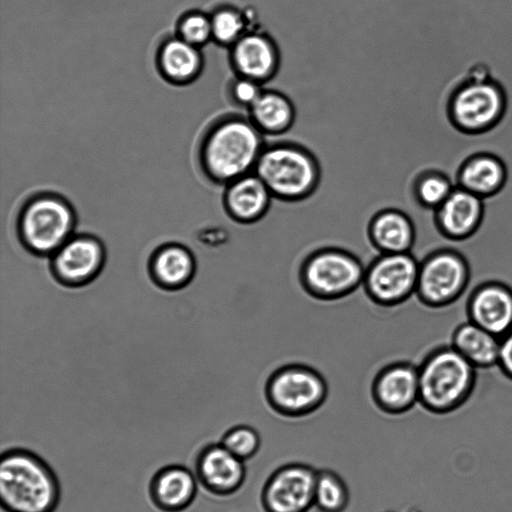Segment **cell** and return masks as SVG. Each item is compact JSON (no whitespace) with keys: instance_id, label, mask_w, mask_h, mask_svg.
<instances>
[{"instance_id":"obj_3","label":"cell","mask_w":512,"mask_h":512,"mask_svg":"<svg viewBox=\"0 0 512 512\" xmlns=\"http://www.w3.org/2000/svg\"><path fill=\"white\" fill-rule=\"evenodd\" d=\"M264 148L263 133L250 118L231 117L208 133L202 163L211 179L227 185L254 172Z\"/></svg>"},{"instance_id":"obj_17","label":"cell","mask_w":512,"mask_h":512,"mask_svg":"<svg viewBox=\"0 0 512 512\" xmlns=\"http://www.w3.org/2000/svg\"><path fill=\"white\" fill-rule=\"evenodd\" d=\"M231 63L238 76L261 84L269 81L280 65V54L272 38L249 31L231 46Z\"/></svg>"},{"instance_id":"obj_2","label":"cell","mask_w":512,"mask_h":512,"mask_svg":"<svg viewBox=\"0 0 512 512\" xmlns=\"http://www.w3.org/2000/svg\"><path fill=\"white\" fill-rule=\"evenodd\" d=\"M417 366L419 404L429 413H452L462 407L475 390L477 369L450 344L432 348Z\"/></svg>"},{"instance_id":"obj_31","label":"cell","mask_w":512,"mask_h":512,"mask_svg":"<svg viewBox=\"0 0 512 512\" xmlns=\"http://www.w3.org/2000/svg\"><path fill=\"white\" fill-rule=\"evenodd\" d=\"M262 84L246 78L238 76L232 83L231 94L233 100L239 105L249 109L263 92Z\"/></svg>"},{"instance_id":"obj_4","label":"cell","mask_w":512,"mask_h":512,"mask_svg":"<svg viewBox=\"0 0 512 512\" xmlns=\"http://www.w3.org/2000/svg\"><path fill=\"white\" fill-rule=\"evenodd\" d=\"M507 104L504 86L487 69L475 67L451 89L446 115L460 133L480 135L502 121Z\"/></svg>"},{"instance_id":"obj_5","label":"cell","mask_w":512,"mask_h":512,"mask_svg":"<svg viewBox=\"0 0 512 512\" xmlns=\"http://www.w3.org/2000/svg\"><path fill=\"white\" fill-rule=\"evenodd\" d=\"M76 224V213L64 197L41 193L22 205L15 230L27 252L49 258L75 234Z\"/></svg>"},{"instance_id":"obj_12","label":"cell","mask_w":512,"mask_h":512,"mask_svg":"<svg viewBox=\"0 0 512 512\" xmlns=\"http://www.w3.org/2000/svg\"><path fill=\"white\" fill-rule=\"evenodd\" d=\"M106 258V248L99 237L75 233L49 257V270L58 284L80 288L100 275Z\"/></svg>"},{"instance_id":"obj_21","label":"cell","mask_w":512,"mask_h":512,"mask_svg":"<svg viewBox=\"0 0 512 512\" xmlns=\"http://www.w3.org/2000/svg\"><path fill=\"white\" fill-rule=\"evenodd\" d=\"M507 179L508 168L504 160L495 153L479 151L460 163L455 184L485 200L500 193Z\"/></svg>"},{"instance_id":"obj_10","label":"cell","mask_w":512,"mask_h":512,"mask_svg":"<svg viewBox=\"0 0 512 512\" xmlns=\"http://www.w3.org/2000/svg\"><path fill=\"white\" fill-rule=\"evenodd\" d=\"M419 260L411 253H378L367 266L362 287L375 305L391 308L416 293Z\"/></svg>"},{"instance_id":"obj_18","label":"cell","mask_w":512,"mask_h":512,"mask_svg":"<svg viewBox=\"0 0 512 512\" xmlns=\"http://www.w3.org/2000/svg\"><path fill=\"white\" fill-rule=\"evenodd\" d=\"M198 483L195 473L187 467L169 464L153 474L148 495L153 506L161 512H184L196 499Z\"/></svg>"},{"instance_id":"obj_6","label":"cell","mask_w":512,"mask_h":512,"mask_svg":"<svg viewBox=\"0 0 512 512\" xmlns=\"http://www.w3.org/2000/svg\"><path fill=\"white\" fill-rule=\"evenodd\" d=\"M274 199L299 202L311 196L320 181V168L302 146L278 143L263 149L254 169Z\"/></svg>"},{"instance_id":"obj_30","label":"cell","mask_w":512,"mask_h":512,"mask_svg":"<svg viewBox=\"0 0 512 512\" xmlns=\"http://www.w3.org/2000/svg\"><path fill=\"white\" fill-rule=\"evenodd\" d=\"M179 37L199 47L212 38L210 16L202 12H191L179 23Z\"/></svg>"},{"instance_id":"obj_11","label":"cell","mask_w":512,"mask_h":512,"mask_svg":"<svg viewBox=\"0 0 512 512\" xmlns=\"http://www.w3.org/2000/svg\"><path fill=\"white\" fill-rule=\"evenodd\" d=\"M317 472L318 469L304 462L278 466L260 491L263 512H309L314 508Z\"/></svg>"},{"instance_id":"obj_19","label":"cell","mask_w":512,"mask_h":512,"mask_svg":"<svg viewBox=\"0 0 512 512\" xmlns=\"http://www.w3.org/2000/svg\"><path fill=\"white\" fill-rule=\"evenodd\" d=\"M196 270L197 262L193 252L178 242L157 246L147 261L151 281L165 291H178L188 286Z\"/></svg>"},{"instance_id":"obj_15","label":"cell","mask_w":512,"mask_h":512,"mask_svg":"<svg viewBox=\"0 0 512 512\" xmlns=\"http://www.w3.org/2000/svg\"><path fill=\"white\" fill-rule=\"evenodd\" d=\"M465 308L467 320L502 337L512 328V287L499 280L479 283Z\"/></svg>"},{"instance_id":"obj_20","label":"cell","mask_w":512,"mask_h":512,"mask_svg":"<svg viewBox=\"0 0 512 512\" xmlns=\"http://www.w3.org/2000/svg\"><path fill=\"white\" fill-rule=\"evenodd\" d=\"M273 199L265 183L251 172L226 185L223 207L236 223L251 225L266 216Z\"/></svg>"},{"instance_id":"obj_22","label":"cell","mask_w":512,"mask_h":512,"mask_svg":"<svg viewBox=\"0 0 512 512\" xmlns=\"http://www.w3.org/2000/svg\"><path fill=\"white\" fill-rule=\"evenodd\" d=\"M367 238L378 253L411 252L416 241V227L406 212L387 207L370 218Z\"/></svg>"},{"instance_id":"obj_13","label":"cell","mask_w":512,"mask_h":512,"mask_svg":"<svg viewBox=\"0 0 512 512\" xmlns=\"http://www.w3.org/2000/svg\"><path fill=\"white\" fill-rule=\"evenodd\" d=\"M371 399L384 414L398 416L419 404L418 366L407 360L384 365L374 376Z\"/></svg>"},{"instance_id":"obj_23","label":"cell","mask_w":512,"mask_h":512,"mask_svg":"<svg viewBox=\"0 0 512 512\" xmlns=\"http://www.w3.org/2000/svg\"><path fill=\"white\" fill-rule=\"evenodd\" d=\"M450 345L473 367H497L500 337L467 320L455 327Z\"/></svg>"},{"instance_id":"obj_16","label":"cell","mask_w":512,"mask_h":512,"mask_svg":"<svg viewBox=\"0 0 512 512\" xmlns=\"http://www.w3.org/2000/svg\"><path fill=\"white\" fill-rule=\"evenodd\" d=\"M484 200L458 186L433 211V223L438 233L452 242L471 238L482 225Z\"/></svg>"},{"instance_id":"obj_29","label":"cell","mask_w":512,"mask_h":512,"mask_svg":"<svg viewBox=\"0 0 512 512\" xmlns=\"http://www.w3.org/2000/svg\"><path fill=\"white\" fill-rule=\"evenodd\" d=\"M219 442L245 462L254 458L261 448L259 432L248 424H237L230 427L221 436Z\"/></svg>"},{"instance_id":"obj_24","label":"cell","mask_w":512,"mask_h":512,"mask_svg":"<svg viewBox=\"0 0 512 512\" xmlns=\"http://www.w3.org/2000/svg\"><path fill=\"white\" fill-rule=\"evenodd\" d=\"M248 111L250 120L263 134H282L296 119L292 101L277 90L264 89Z\"/></svg>"},{"instance_id":"obj_9","label":"cell","mask_w":512,"mask_h":512,"mask_svg":"<svg viewBox=\"0 0 512 512\" xmlns=\"http://www.w3.org/2000/svg\"><path fill=\"white\" fill-rule=\"evenodd\" d=\"M471 278L468 259L459 250L441 247L419 261L416 297L428 308L450 306L461 298Z\"/></svg>"},{"instance_id":"obj_32","label":"cell","mask_w":512,"mask_h":512,"mask_svg":"<svg viewBox=\"0 0 512 512\" xmlns=\"http://www.w3.org/2000/svg\"><path fill=\"white\" fill-rule=\"evenodd\" d=\"M497 368L504 377L512 381V328L500 337Z\"/></svg>"},{"instance_id":"obj_25","label":"cell","mask_w":512,"mask_h":512,"mask_svg":"<svg viewBox=\"0 0 512 512\" xmlns=\"http://www.w3.org/2000/svg\"><path fill=\"white\" fill-rule=\"evenodd\" d=\"M158 62L164 76L181 83L199 74L202 58L198 47L177 37L167 40L161 46Z\"/></svg>"},{"instance_id":"obj_8","label":"cell","mask_w":512,"mask_h":512,"mask_svg":"<svg viewBox=\"0 0 512 512\" xmlns=\"http://www.w3.org/2000/svg\"><path fill=\"white\" fill-rule=\"evenodd\" d=\"M329 387L314 367L288 363L276 368L264 384V398L278 416L300 419L312 415L326 402Z\"/></svg>"},{"instance_id":"obj_1","label":"cell","mask_w":512,"mask_h":512,"mask_svg":"<svg viewBox=\"0 0 512 512\" xmlns=\"http://www.w3.org/2000/svg\"><path fill=\"white\" fill-rule=\"evenodd\" d=\"M61 486L50 464L34 451L11 447L0 457L3 512H56Z\"/></svg>"},{"instance_id":"obj_26","label":"cell","mask_w":512,"mask_h":512,"mask_svg":"<svg viewBox=\"0 0 512 512\" xmlns=\"http://www.w3.org/2000/svg\"><path fill=\"white\" fill-rule=\"evenodd\" d=\"M349 503L350 492L345 480L331 469H318L314 508L318 512H345Z\"/></svg>"},{"instance_id":"obj_28","label":"cell","mask_w":512,"mask_h":512,"mask_svg":"<svg viewBox=\"0 0 512 512\" xmlns=\"http://www.w3.org/2000/svg\"><path fill=\"white\" fill-rule=\"evenodd\" d=\"M210 19L212 38L218 44L231 47L247 32V15L236 7L221 6L210 15Z\"/></svg>"},{"instance_id":"obj_14","label":"cell","mask_w":512,"mask_h":512,"mask_svg":"<svg viewBox=\"0 0 512 512\" xmlns=\"http://www.w3.org/2000/svg\"><path fill=\"white\" fill-rule=\"evenodd\" d=\"M245 463L220 442L209 443L195 457V475L208 493L226 498L243 487L247 477Z\"/></svg>"},{"instance_id":"obj_27","label":"cell","mask_w":512,"mask_h":512,"mask_svg":"<svg viewBox=\"0 0 512 512\" xmlns=\"http://www.w3.org/2000/svg\"><path fill=\"white\" fill-rule=\"evenodd\" d=\"M456 184L443 171L430 169L420 173L413 182L416 203L427 210H436L451 194Z\"/></svg>"},{"instance_id":"obj_7","label":"cell","mask_w":512,"mask_h":512,"mask_svg":"<svg viewBox=\"0 0 512 512\" xmlns=\"http://www.w3.org/2000/svg\"><path fill=\"white\" fill-rule=\"evenodd\" d=\"M365 266L353 252L323 246L308 253L300 263L298 281L303 291L319 301H336L362 286Z\"/></svg>"}]
</instances>
